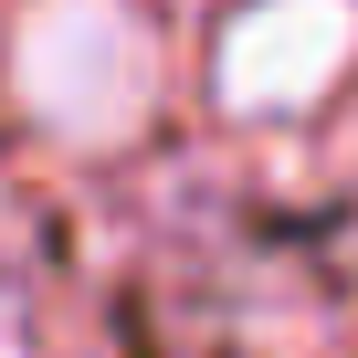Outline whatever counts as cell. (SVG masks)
Wrapping results in <instances>:
<instances>
[{
	"mask_svg": "<svg viewBox=\"0 0 358 358\" xmlns=\"http://www.w3.org/2000/svg\"><path fill=\"white\" fill-rule=\"evenodd\" d=\"M11 95L64 148H127L158 116V32L127 0H32L11 32Z\"/></svg>",
	"mask_w": 358,
	"mask_h": 358,
	"instance_id": "1",
	"label": "cell"
},
{
	"mask_svg": "<svg viewBox=\"0 0 358 358\" xmlns=\"http://www.w3.org/2000/svg\"><path fill=\"white\" fill-rule=\"evenodd\" d=\"M358 64V0H253L222 22V106L232 116H306Z\"/></svg>",
	"mask_w": 358,
	"mask_h": 358,
	"instance_id": "2",
	"label": "cell"
}]
</instances>
